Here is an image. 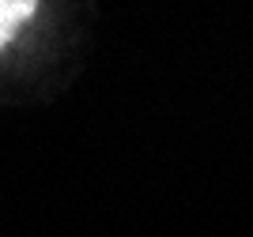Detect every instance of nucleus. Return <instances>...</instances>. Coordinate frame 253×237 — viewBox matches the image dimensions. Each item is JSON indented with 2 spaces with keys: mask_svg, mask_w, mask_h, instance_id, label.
<instances>
[{
  "mask_svg": "<svg viewBox=\"0 0 253 237\" xmlns=\"http://www.w3.org/2000/svg\"><path fill=\"white\" fill-rule=\"evenodd\" d=\"M34 11H38V0H0V49L19 34V27Z\"/></svg>",
  "mask_w": 253,
  "mask_h": 237,
  "instance_id": "nucleus-1",
  "label": "nucleus"
}]
</instances>
